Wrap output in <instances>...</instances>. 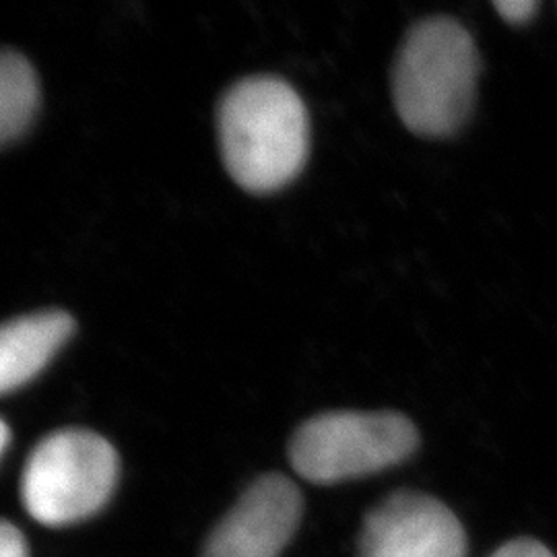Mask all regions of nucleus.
I'll list each match as a JSON object with an SVG mask.
<instances>
[{"instance_id":"1","label":"nucleus","mask_w":557,"mask_h":557,"mask_svg":"<svg viewBox=\"0 0 557 557\" xmlns=\"http://www.w3.org/2000/svg\"><path fill=\"white\" fill-rule=\"evenodd\" d=\"M221 156L248 193H275L298 178L310 151V120L298 91L277 77L236 83L220 106Z\"/></svg>"},{"instance_id":"2","label":"nucleus","mask_w":557,"mask_h":557,"mask_svg":"<svg viewBox=\"0 0 557 557\" xmlns=\"http://www.w3.org/2000/svg\"><path fill=\"white\" fill-rule=\"evenodd\" d=\"M481 71L473 36L450 17L419 21L393 69V101L418 137L444 139L471 116Z\"/></svg>"},{"instance_id":"3","label":"nucleus","mask_w":557,"mask_h":557,"mask_svg":"<svg viewBox=\"0 0 557 557\" xmlns=\"http://www.w3.org/2000/svg\"><path fill=\"white\" fill-rule=\"evenodd\" d=\"M119 455L89 430H62L41 440L27 458L21 499L46 527H66L94 517L112 498Z\"/></svg>"},{"instance_id":"4","label":"nucleus","mask_w":557,"mask_h":557,"mask_svg":"<svg viewBox=\"0 0 557 557\" xmlns=\"http://www.w3.org/2000/svg\"><path fill=\"white\" fill-rule=\"evenodd\" d=\"M411 419L393 411H331L308 419L289 442V460L299 478L317 485L391 469L418 450Z\"/></svg>"},{"instance_id":"5","label":"nucleus","mask_w":557,"mask_h":557,"mask_svg":"<svg viewBox=\"0 0 557 557\" xmlns=\"http://www.w3.org/2000/svg\"><path fill=\"white\" fill-rule=\"evenodd\" d=\"M467 539L458 518L436 498L397 492L363 522L359 557H465Z\"/></svg>"},{"instance_id":"6","label":"nucleus","mask_w":557,"mask_h":557,"mask_svg":"<svg viewBox=\"0 0 557 557\" xmlns=\"http://www.w3.org/2000/svg\"><path fill=\"white\" fill-rule=\"evenodd\" d=\"M301 508L292 479L262 475L213 529L202 557H278L298 529Z\"/></svg>"},{"instance_id":"7","label":"nucleus","mask_w":557,"mask_h":557,"mask_svg":"<svg viewBox=\"0 0 557 557\" xmlns=\"http://www.w3.org/2000/svg\"><path fill=\"white\" fill-rule=\"evenodd\" d=\"M73 333L75 320L60 310L0 324V393L17 391L36 379Z\"/></svg>"},{"instance_id":"8","label":"nucleus","mask_w":557,"mask_h":557,"mask_svg":"<svg viewBox=\"0 0 557 557\" xmlns=\"http://www.w3.org/2000/svg\"><path fill=\"white\" fill-rule=\"evenodd\" d=\"M40 85L29 60L0 50V145L21 137L36 116Z\"/></svg>"},{"instance_id":"9","label":"nucleus","mask_w":557,"mask_h":557,"mask_svg":"<svg viewBox=\"0 0 557 557\" xmlns=\"http://www.w3.org/2000/svg\"><path fill=\"white\" fill-rule=\"evenodd\" d=\"M499 17L510 25H524L535 17L537 0H496L494 2Z\"/></svg>"},{"instance_id":"10","label":"nucleus","mask_w":557,"mask_h":557,"mask_svg":"<svg viewBox=\"0 0 557 557\" xmlns=\"http://www.w3.org/2000/svg\"><path fill=\"white\" fill-rule=\"evenodd\" d=\"M0 557H29L27 539L9 520H0Z\"/></svg>"},{"instance_id":"11","label":"nucleus","mask_w":557,"mask_h":557,"mask_svg":"<svg viewBox=\"0 0 557 557\" xmlns=\"http://www.w3.org/2000/svg\"><path fill=\"white\" fill-rule=\"evenodd\" d=\"M492 557H556L543 543L533 539H517L502 545Z\"/></svg>"},{"instance_id":"12","label":"nucleus","mask_w":557,"mask_h":557,"mask_svg":"<svg viewBox=\"0 0 557 557\" xmlns=\"http://www.w3.org/2000/svg\"><path fill=\"white\" fill-rule=\"evenodd\" d=\"M9 442H11V430H9V425L0 419V457L4 455Z\"/></svg>"}]
</instances>
